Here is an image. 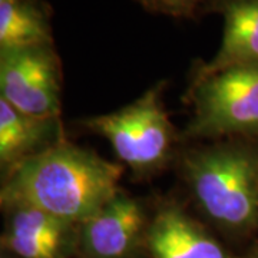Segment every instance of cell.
<instances>
[{"instance_id":"obj_1","label":"cell","mask_w":258,"mask_h":258,"mask_svg":"<svg viewBox=\"0 0 258 258\" xmlns=\"http://www.w3.org/2000/svg\"><path fill=\"white\" fill-rule=\"evenodd\" d=\"M123 168L66 139L3 174L2 207L25 204L79 225L119 191Z\"/></svg>"},{"instance_id":"obj_2","label":"cell","mask_w":258,"mask_h":258,"mask_svg":"<svg viewBox=\"0 0 258 258\" xmlns=\"http://www.w3.org/2000/svg\"><path fill=\"white\" fill-rule=\"evenodd\" d=\"M181 174L198 210L224 232L247 235L258 227V149L218 142L191 149Z\"/></svg>"},{"instance_id":"obj_3","label":"cell","mask_w":258,"mask_h":258,"mask_svg":"<svg viewBox=\"0 0 258 258\" xmlns=\"http://www.w3.org/2000/svg\"><path fill=\"white\" fill-rule=\"evenodd\" d=\"M162 83L118 111L83 120L85 128L111 144L122 164L137 175L159 171L172 157L175 129L161 99Z\"/></svg>"},{"instance_id":"obj_4","label":"cell","mask_w":258,"mask_h":258,"mask_svg":"<svg viewBox=\"0 0 258 258\" xmlns=\"http://www.w3.org/2000/svg\"><path fill=\"white\" fill-rule=\"evenodd\" d=\"M191 138L258 135V62L228 66L195 78L191 88Z\"/></svg>"},{"instance_id":"obj_5","label":"cell","mask_w":258,"mask_h":258,"mask_svg":"<svg viewBox=\"0 0 258 258\" xmlns=\"http://www.w3.org/2000/svg\"><path fill=\"white\" fill-rule=\"evenodd\" d=\"M62 64L53 43L0 49V99L37 116H60Z\"/></svg>"},{"instance_id":"obj_6","label":"cell","mask_w":258,"mask_h":258,"mask_svg":"<svg viewBox=\"0 0 258 258\" xmlns=\"http://www.w3.org/2000/svg\"><path fill=\"white\" fill-rule=\"evenodd\" d=\"M149 218L144 205L123 191L78 225L79 258H135L145 248Z\"/></svg>"},{"instance_id":"obj_7","label":"cell","mask_w":258,"mask_h":258,"mask_svg":"<svg viewBox=\"0 0 258 258\" xmlns=\"http://www.w3.org/2000/svg\"><path fill=\"white\" fill-rule=\"evenodd\" d=\"M2 208L3 254L13 258H68L76 252V224L25 204Z\"/></svg>"},{"instance_id":"obj_8","label":"cell","mask_w":258,"mask_h":258,"mask_svg":"<svg viewBox=\"0 0 258 258\" xmlns=\"http://www.w3.org/2000/svg\"><path fill=\"white\" fill-rule=\"evenodd\" d=\"M145 249L151 258H232L200 222L174 204L149 218Z\"/></svg>"},{"instance_id":"obj_9","label":"cell","mask_w":258,"mask_h":258,"mask_svg":"<svg viewBox=\"0 0 258 258\" xmlns=\"http://www.w3.org/2000/svg\"><path fill=\"white\" fill-rule=\"evenodd\" d=\"M62 141L64 134L60 116L30 115L0 99V166L3 174Z\"/></svg>"},{"instance_id":"obj_10","label":"cell","mask_w":258,"mask_h":258,"mask_svg":"<svg viewBox=\"0 0 258 258\" xmlns=\"http://www.w3.org/2000/svg\"><path fill=\"white\" fill-rule=\"evenodd\" d=\"M208 9L224 19L222 42L211 60L200 66L195 78L232 64L258 62V0H212Z\"/></svg>"},{"instance_id":"obj_11","label":"cell","mask_w":258,"mask_h":258,"mask_svg":"<svg viewBox=\"0 0 258 258\" xmlns=\"http://www.w3.org/2000/svg\"><path fill=\"white\" fill-rule=\"evenodd\" d=\"M53 43L43 0H0V49Z\"/></svg>"},{"instance_id":"obj_12","label":"cell","mask_w":258,"mask_h":258,"mask_svg":"<svg viewBox=\"0 0 258 258\" xmlns=\"http://www.w3.org/2000/svg\"><path fill=\"white\" fill-rule=\"evenodd\" d=\"M152 13H161L174 18H189L201 9L210 6L212 0H135Z\"/></svg>"},{"instance_id":"obj_13","label":"cell","mask_w":258,"mask_h":258,"mask_svg":"<svg viewBox=\"0 0 258 258\" xmlns=\"http://www.w3.org/2000/svg\"><path fill=\"white\" fill-rule=\"evenodd\" d=\"M249 258H258V251H255V252H254V254H252Z\"/></svg>"},{"instance_id":"obj_14","label":"cell","mask_w":258,"mask_h":258,"mask_svg":"<svg viewBox=\"0 0 258 258\" xmlns=\"http://www.w3.org/2000/svg\"><path fill=\"white\" fill-rule=\"evenodd\" d=\"M2 258H13V257H10V255H8V254H3V255H2Z\"/></svg>"}]
</instances>
